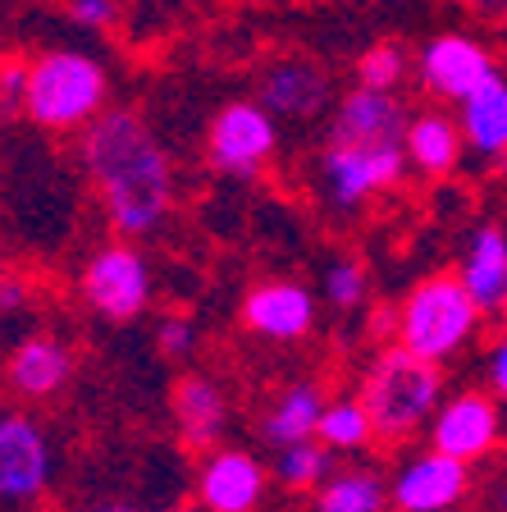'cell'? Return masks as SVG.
<instances>
[{"instance_id": "cell-1", "label": "cell", "mask_w": 507, "mask_h": 512, "mask_svg": "<svg viewBox=\"0 0 507 512\" xmlns=\"http://www.w3.org/2000/svg\"><path fill=\"white\" fill-rule=\"evenodd\" d=\"M78 165L119 238H147L174 206V165L138 110L110 106L78 133Z\"/></svg>"}, {"instance_id": "cell-2", "label": "cell", "mask_w": 507, "mask_h": 512, "mask_svg": "<svg viewBox=\"0 0 507 512\" xmlns=\"http://www.w3.org/2000/svg\"><path fill=\"white\" fill-rule=\"evenodd\" d=\"M444 371L430 357H416L412 348L389 343L370 357L361 380V403L370 407L375 435L384 444H407L412 435L430 430L434 412L444 403Z\"/></svg>"}, {"instance_id": "cell-3", "label": "cell", "mask_w": 507, "mask_h": 512, "mask_svg": "<svg viewBox=\"0 0 507 512\" xmlns=\"http://www.w3.org/2000/svg\"><path fill=\"white\" fill-rule=\"evenodd\" d=\"M110 101V74L106 64L83 51H42L28 60V92L23 110L28 124L42 133H83L92 119L106 115Z\"/></svg>"}, {"instance_id": "cell-4", "label": "cell", "mask_w": 507, "mask_h": 512, "mask_svg": "<svg viewBox=\"0 0 507 512\" xmlns=\"http://www.w3.org/2000/svg\"><path fill=\"white\" fill-rule=\"evenodd\" d=\"M480 320H485V311L471 298V288L462 284V275H430L402 298L398 316H393V334L416 357H430L444 366L476 343Z\"/></svg>"}, {"instance_id": "cell-5", "label": "cell", "mask_w": 507, "mask_h": 512, "mask_svg": "<svg viewBox=\"0 0 507 512\" xmlns=\"http://www.w3.org/2000/svg\"><path fill=\"white\" fill-rule=\"evenodd\" d=\"M83 298L96 316L106 320H138L156 298V275L151 261L133 238L106 243L87 256L83 266Z\"/></svg>"}, {"instance_id": "cell-6", "label": "cell", "mask_w": 507, "mask_h": 512, "mask_svg": "<svg viewBox=\"0 0 507 512\" xmlns=\"http://www.w3.org/2000/svg\"><path fill=\"white\" fill-rule=\"evenodd\" d=\"M279 151V124L261 101H229L206 128V160L229 179H256Z\"/></svg>"}, {"instance_id": "cell-7", "label": "cell", "mask_w": 507, "mask_h": 512, "mask_svg": "<svg viewBox=\"0 0 507 512\" xmlns=\"http://www.w3.org/2000/svg\"><path fill=\"white\" fill-rule=\"evenodd\" d=\"M412 170L402 147H361V142H325L320 156V179L325 197L338 211H357L375 192L398 188V179Z\"/></svg>"}, {"instance_id": "cell-8", "label": "cell", "mask_w": 507, "mask_h": 512, "mask_svg": "<svg viewBox=\"0 0 507 512\" xmlns=\"http://www.w3.org/2000/svg\"><path fill=\"white\" fill-rule=\"evenodd\" d=\"M498 439H503V412H498L494 389H457L439 403L430 421V448L471 462V467L494 453Z\"/></svg>"}, {"instance_id": "cell-9", "label": "cell", "mask_w": 507, "mask_h": 512, "mask_svg": "<svg viewBox=\"0 0 507 512\" xmlns=\"http://www.w3.org/2000/svg\"><path fill=\"white\" fill-rule=\"evenodd\" d=\"M494 74H498L494 55L476 37H466V32L430 37L421 46V55H416V83H421V92L439 96V101H453V106H462L466 96Z\"/></svg>"}, {"instance_id": "cell-10", "label": "cell", "mask_w": 507, "mask_h": 512, "mask_svg": "<svg viewBox=\"0 0 507 512\" xmlns=\"http://www.w3.org/2000/svg\"><path fill=\"white\" fill-rule=\"evenodd\" d=\"M270 485V471L247 448H211L201 453L192 490L201 512H256Z\"/></svg>"}, {"instance_id": "cell-11", "label": "cell", "mask_w": 507, "mask_h": 512, "mask_svg": "<svg viewBox=\"0 0 507 512\" xmlns=\"http://www.w3.org/2000/svg\"><path fill=\"white\" fill-rule=\"evenodd\" d=\"M51 485V444L46 430L23 412L0 421V499L5 508H28Z\"/></svg>"}, {"instance_id": "cell-12", "label": "cell", "mask_w": 507, "mask_h": 512, "mask_svg": "<svg viewBox=\"0 0 507 512\" xmlns=\"http://www.w3.org/2000/svg\"><path fill=\"white\" fill-rule=\"evenodd\" d=\"M412 124V110L402 106L398 92L357 83L352 92L338 96L329 115V142H361V147H402Z\"/></svg>"}, {"instance_id": "cell-13", "label": "cell", "mask_w": 507, "mask_h": 512, "mask_svg": "<svg viewBox=\"0 0 507 512\" xmlns=\"http://www.w3.org/2000/svg\"><path fill=\"white\" fill-rule=\"evenodd\" d=\"M471 490V462L425 448L393 471V508L398 512H448Z\"/></svg>"}, {"instance_id": "cell-14", "label": "cell", "mask_w": 507, "mask_h": 512, "mask_svg": "<svg viewBox=\"0 0 507 512\" xmlns=\"http://www.w3.org/2000/svg\"><path fill=\"white\" fill-rule=\"evenodd\" d=\"M256 101L275 119L311 124V119H320L329 110V78L307 55H284V60L265 64L261 83H256Z\"/></svg>"}, {"instance_id": "cell-15", "label": "cell", "mask_w": 507, "mask_h": 512, "mask_svg": "<svg viewBox=\"0 0 507 512\" xmlns=\"http://www.w3.org/2000/svg\"><path fill=\"white\" fill-rule=\"evenodd\" d=\"M243 325L265 343H297L316 325V298L293 279L256 284L243 298Z\"/></svg>"}, {"instance_id": "cell-16", "label": "cell", "mask_w": 507, "mask_h": 512, "mask_svg": "<svg viewBox=\"0 0 507 512\" xmlns=\"http://www.w3.org/2000/svg\"><path fill=\"white\" fill-rule=\"evenodd\" d=\"M74 375V352L64 348L51 334H28V339L14 343L10 362H5V384H10L14 398H28V403H42L55 398Z\"/></svg>"}, {"instance_id": "cell-17", "label": "cell", "mask_w": 507, "mask_h": 512, "mask_svg": "<svg viewBox=\"0 0 507 512\" xmlns=\"http://www.w3.org/2000/svg\"><path fill=\"white\" fill-rule=\"evenodd\" d=\"M457 275L471 288L485 316H503L507 307V229L503 224H476L457 261Z\"/></svg>"}, {"instance_id": "cell-18", "label": "cell", "mask_w": 507, "mask_h": 512, "mask_svg": "<svg viewBox=\"0 0 507 512\" xmlns=\"http://www.w3.org/2000/svg\"><path fill=\"white\" fill-rule=\"evenodd\" d=\"M402 151H407V165H412L421 179H448L466 160L462 119L444 115V110H421V115H412V124H407Z\"/></svg>"}, {"instance_id": "cell-19", "label": "cell", "mask_w": 507, "mask_h": 512, "mask_svg": "<svg viewBox=\"0 0 507 512\" xmlns=\"http://www.w3.org/2000/svg\"><path fill=\"white\" fill-rule=\"evenodd\" d=\"M174 426H179V439L188 448L211 453L229 430V398H224L220 384L206 380V375H183L174 384Z\"/></svg>"}, {"instance_id": "cell-20", "label": "cell", "mask_w": 507, "mask_h": 512, "mask_svg": "<svg viewBox=\"0 0 507 512\" xmlns=\"http://www.w3.org/2000/svg\"><path fill=\"white\" fill-rule=\"evenodd\" d=\"M457 119H462L466 151L471 156L485 160V165L507 160V74L503 69L466 96L462 106H457Z\"/></svg>"}, {"instance_id": "cell-21", "label": "cell", "mask_w": 507, "mask_h": 512, "mask_svg": "<svg viewBox=\"0 0 507 512\" xmlns=\"http://www.w3.org/2000/svg\"><path fill=\"white\" fill-rule=\"evenodd\" d=\"M325 407H329V398L320 394V384L297 380V384H288L275 403H270V412H265V421H261V435L270 439L275 448L302 444V439H320Z\"/></svg>"}, {"instance_id": "cell-22", "label": "cell", "mask_w": 507, "mask_h": 512, "mask_svg": "<svg viewBox=\"0 0 507 512\" xmlns=\"http://www.w3.org/2000/svg\"><path fill=\"white\" fill-rule=\"evenodd\" d=\"M393 503V480L375 467H343L311 494V512H384Z\"/></svg>"}, {"instance_id": "cell-23", "label": "cell", "mask_w": 507, "mask_h": 512, "mask_svg": "<svg viewBox=\"0 0 507 512\" xmlns=\"http://www.w3.org/2000/svg\"><path fill=\"white\" fill-rule=\"evenodd\" d=\"M320 439H325L334 453H366L375 444V421H370V407L361 403V394L348 398H329L325 421H320Z\"/></svg>"}, {"instance_id": "cell-24", "label": "cell", "mask_w": 507, "mask_h": 512, "mask_svg": "<svg viewBox=\"0 0 507 512\" xmlns=\"http://www.w3.org/2000/svg\"><path fill=\"white\" fill-rule=\"evenodd\" d=\"M334 476V448L325 439H302V444H284L275 453V480H284L288 490H311L316 494L325 480Z\"/></svg>"}, {"instance_id": "cell-25", "label": "cell", "mask_w": 507, "mask_h": 512, "mask_svg": "<svg viewBox=\"0 0 507 512\" xmlns=\"http://www.w3.org/2000/svg\"><path fill=\"white\" fill-rule=\"evenodd\" d=\"M320 288H325V302L334 311H357L370 293V275H366V266H361L357 256H334V261L325 266Z\"/></svg>"}, {"instance_id": "cell-26", "label": "cell", "mask_w": 507, "mask_h": 512, "mask_svg": "<svg viewBox=\"0 0 507 512\" xmlns=\"http://www.w3.org/2000/svg\"><path fill=\"white\" fill-rule=\"evenodd\" d=\"M402 78H407V51H402V46H393V42L370 46V51L357 60V83H366V87L398 92Z\"/></svg>"}, {"instance_id": "cell-27", "label": "cell", "mask_w": 507, "mask_h": 512, "mask_svg": "<svg viewBox=\"0 0 507 512\" xmlns=\"http://www.w3.org/2000/svg\"><path fill=\"white\" fill-rule=\"evenodd\" d=\"M156 348H160V357L165 362H188L192 357V348H197V325H192L188 316H165L156 325Z\"/></svg>"}, {"instance_id": "cell-28", "label": "cell", "mask_w": 507, "mask_h": 512, "mask_svg": "<svg viewBox=\"0 0 507 512\" xmlns=\"http://www.w3.org/2000/svg\"><path fill=\"white\" fill-rule=\"evenodd\" d=\"M64 14L87 32H106L119 19V0H64Z\"/></svg>"}, {"instance_id": "cell-29", "label": "cell", "mask_w": 507, "mask_h": 512, "mask_svg": "<svg viewBox=\"0 0 507 512\" xmlns=\"http://www.w3.org/2000/svg\"><path fill=\"white\" fill-rule=\"evenodd\" d=\"M23 92H28V60L10 51L5 64H0V101H5V110H23Z\"/></svg>"}, {"instance_id": "cell-30", "label": "cell", "mask_w": 507, "mask_h": 512, "mask_svg": "<svg viewBox=\"0 0 507 512\" xmlns=\"http://www.w3.org/2000/svg\"><path fill=\"white\" fill-rule=\"evenodd\" d=\"M485 380L498 398H507V330L498 334L494 348H489V357H485Z\"/></svg>"}, {"instance_id": "cell-31", "label": "cell", "mask_w": 507, "mask_h": 512, "mask_svg": "<svg viewBox=\"0 0 507 512\" xmlns=\"http://www.w3.org/2000/svg\"><path fill=\"white\" fill-rule=\"evenodd\" d=\"M0 307H5V316H14V311L23 307V284L19 279H5V284H0Z\"/></svg>"}, {"instance_id": "cell-32", "label": "cell", "mask_w": 507, "mask_h": 512, "mask_svg": "<svg viewBox=\"0 0 507 512\" xmlns=\"http://www.w3.org/2000/svg\"><path fill=\"white\" fill-rule=\"evenodd\" d=\"M87 512H138V508H128V503H96V508Z\"/></svg>"}, {"instance_id": "cell-33", "label": "cell", "mask_w": 507, "mask_h": 512, "mask_svg": "<svg viewBox=\"0 0 507 512\" xmlns=\"http://www.w3.org/2000/svg\"><path fill=\"white\" fill-rule=\"evenodd\" d=\"M471 5H476V10H489V14H494V10H507V0H471Z\"/></svg>"}, {"instance_id": "cell-34", "label": "cell", "mask_w": 507, "mask_h": 512, "mask_svg": "<svg viewBox=\"0 0 507 512\" xmlns=\"http://www.w3.org/2000/svg\"><path fill=\"white\" fill-rule=\"evenodd\" d=\"M10 512H46V508H37V503H28V508H10Z\"/></svg>"}, {"instance_id": "cell-35", "label": "cell", "mask_w": 507, "mask_h": 512, "mask_svg": "<svg viewBox=\"0 0 507 512\" xmlns=\"http://www.w3.org/2000/svg\"><path fill=\"white\" fill-rule=\"evenodd\" d=\"M165 512H197V508H165Z\"/></svg>"}, {"instance_id": "cell-36", "label": "cell", "mask_w": 507, "mask_h": 512, "mask_svg": "<svg viewBox=\"0 0 507 512\" xmlns=\"http://www.w3.org/2000/svg\"><path fill=\"white\" fill-rule=\"evenodd\" d=\"M503 508H507V485H503Z\"/></svg>"}, {"instance_id": "cell-37", "label": "cell", "mask_w": 507, "mask_h": 512, "mask_svg": "<svg viewBox=\"0 0 507 512\" xmlns=\"http://www.w3.org/2000/svg\"><path fill=\"white\" fill-rule=\"evenodd\" d=\"M503 320H507V307H503Z\"/></svg>"}]
</instances>
